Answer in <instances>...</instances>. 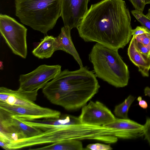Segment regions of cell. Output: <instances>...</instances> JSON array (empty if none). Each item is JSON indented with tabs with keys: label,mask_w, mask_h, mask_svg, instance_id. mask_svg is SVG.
Wrapping results in <instances>:
<instances>
[{
	"label": "cell",
	"mask_w": 150,
	"mask_h": 150,
	"mask_svg": "<svg viewBox=\"0 0 150 150\" xmlns=\"http://www.w3.org/2000/svg\"><path fill=\"white\" fill-rule=\"evenodd\" d=\"M146 16L149 18L150 19V8L149 9L148 12L146 15Z\"/></svg>",
	"instance_id": "obj_25"
},
{
	"label": "cell",
	"mask_w": 150,
	"mask_h": 150,
	"mask_svg": "<svg viewBox=\"0 0 150 150\" xmlns=\"http://www.w3.org/2000/svg\"><path fill=\"white\" fill-rule=\"evenodd\" d=\"M133 37L135 42L150 48V33H144Z\"/></svg>",
	"instance_id": "obj_18"
},
{
	"label": "cell",
	"mask_w": 150,
	"mask_h": 150,
	"mask_svg": "<svg viewBox=\"0 0 150 150\" xmlns=\"http://www.w3.org/2000/svg\"><path fill=\"white\" fill-rule=\"evenodd\" d=\"M89 0H60L64 26L77 28L88 9Z\"/></svg>",
	"instance_id": "obj_9"
},
{
	"label": "cell",
	"mask_w": 150,
	"mask_h": 150,
	"mask_svg": "<svg viewBox=\"0 0 150 150\" xmlns=\"http://www.w3.org/2000/svg\"><path fill=\"white\" fill-rule=\"evenodd\" d=\"M31 150H83L82 142L80 140L68 139L52 144L42 147L30 149Z\"/></svg>",
	"instance_id": "obj_15"
},
{
	"label": "cell",
	"mask_w": 150,
	"mask_h": 150,
	"mask_svg": "<svg viewBox=\"0 0 150 150\" xmlns=\"http://www.w3.org/2000/svg\"><path fill=\"white\" fill-rule=\"evenodd\" d=\"M0 130L9 133H15L23 138L36 135L42 132L40 130L29 126L8 113L0 110Z\"/></svg>",
	"instance_id": "obj_10"
},
{
	"label": "cell",
	"mask_w": 150,
	"mask_h": 150,
	"mask_svg": "<svg viewBox=\"0 0 150 150\" xmlns=\"http://www.w3.org/2000/svg\"><path fill=\"white\" fill-rule=\"evenodd\" d=\"M56 51V38L52 36L47 35L41 40L32 53L38 58L43 59L50 57Z\"/></svg>",
	"instance_id": "obj_14"
},
{
	"label": "cell",
	"mask_w": 150,
	"mask_h": 150,
	"mask_svg": "<svg viewBox=\"0 0 150 150\" xmlns=\"http://www.w3.org/2000/svg\"><path fill=\"white\" fill-rule=\"evenodd\" d=\"M142 1L145 3V0H142Z\"/></svg>",
	"instance_id": "obj_27"
},
{
	"label": "cell",
	"mask_w": 150,
	"mask_h": 150,
	"mask_svg": "<svg viewBox=\"0 0 150 150\" xmlns=\"http://www.w3.org/2000/svg\"><path fill=\"white\" fill-rule=\"evenodd\" d=\"M136 10L143 12L146 5L142 0H129Z\"/></svg>",
	"instance_id": "obj_21"
},
{
	"label": "cell",
	"mask_w": 150,
	"mask_h": 150,
	"mask_svg": "<svg viewBox=\"0 0 150 150\" xmlns=\"http://www.w3.org/2000/svg\"><path fill=\"white\" fill-rule=\"evenodd\" d=\"M132 15L142 25L150 31V19L145 15L143 12L136 10L131 11Z\"/></svg>",
	"instance_id": "obj_17"
},
{
	"label": "cell",
	"mask_w": 150,
	"mask_h": 150,
	"mask_svg": "<svg viewBox=\"0 0 150 150\" xmlns=\"http://www.w3.org/2000/svg\"><path fill=\"white\" fill-rule=\"evenodd\" d=\"M144 93L146 96H148L150 97V88L147 86L144 89Z\"/></svg>",
	"instance_id": "obj_24"
},
{
	"label": "cell",
	"mask_w": 150,
	"mask_h": 150,
	"mask_svg": "<svg viewBox=\"0 0 150 150\" xmlns=\"http://www.w3.org/2000/svg\"><path fill=\"white\" fill-rule=\"evenodd\" d=\"M144 133L145 139L150 145V118H146V123L144 125Z\"/></svg>",
	"instance_id": "obj_20"
},
{
	"label": "cell",
	"mask_w": 150,
	"mask_h": 150,
	"mask_svg": "<svg viewBox=\"0 0 150 150\" xmlns=\"http://www.w3.org/2000/svg\"><path fill=\"white\" fill-rule=\"evenodd\" d=\"M100 88L94 72L83 66L74 71H61L44 86L42 92L52 103L72 111L86 105Z\"/></svg>",
	"instance_id": "obj_2"
},
{
	"label": "cell",
	"mask_w": 150,
	"mask_h": 150,
	"mask_svg": "<svg viewBox=\"0 0 150 150\" xmlns=\"http://www.w3.org/2000/svg\"><path fill=\"white\" fill-rule=\"evenodd\" d=\"M81 123L93 125L105 126L113 122L116 118L103 104L90 101L82 108L79 116Z\"/></svg>",
	"instance_id": "obj_7"
},
{
	"label": "cell",
	"mask_w": 150,
	"mask_h": 150,
	"mask_svg": "<svg viewBox=\"0 0 150 150\" xmlns=\"http://www.w3.org/2000/svg\"><path fill=\"white\" fill-rule=\"evenodd\" d=\"M15 15L22 23L46 35L61 17L60 0H14Z\"/></svg>",
	"instance_id": "obj_3"
},
{
	"label": "cell",
	"mask_w": 150,
	"mask_h": 150,
	"mask_svg": "<svg viewBox=\"0 0 150 150\" xmlns=\"http://www.w3.org/2000/svg\"><path fill=\"white\" fill-rule=\"evenodd\" d=\"M137 100L139 101V105L142 108L144 109H146L148 106L146 102L142 99L141 96H139L137 98Z\"/></svg>",
	"instance_id": "obj_23"
},
{
	"label": "cell",
	"mask_w": 150,
	"mask_h": 150,
	"mask_svg": "<svg viewBox=\"0 0 150 150\" xmlns=\"http://www.w3.org/2000/svg\"><path fill=\"white\" fill-rule=\"evenodd\" d=\"M150 33V31L147 28L143 26H137L132 30V36L140 35L144 33Z\"/></svg>",
	"instance_id": "obj_22"
},
{
	"label": "cell",
	"mask_w": 150,
	"mask_h": 150,
	"mask_svg": "<svg viewBox=\"0 0 150 150\" xmlns=\"http://www.w3.org/2000/svg\"><path fill=\"white\" fill-rule=\"evenodd\" d=\"M86 42L123 48L132 36L129 9L123 0H102L92 4L77 28Z\"/></svg>",
	"instance_id": "obj_1"
},
{
	"label": "cell",
	"mask_w": 150,
	"mask_h": 150,
	"mask_svg": "<svg viewBox=\"0 0 150 150\" xmlns=\"http://www.w3.org/2000/svg\"><path fill=\"white\" fill-rule=\"evenodd\" d=\"M149 59H150V54H149Z\"/></svg>",
	"instance_id": "obj_28"
},
{
	"label": "cell",
	"mask_w": 150,
	"mask_h": 150,
	"mask_svg": "<svg viewBox=\"0 0 150 150\" xmlns=\"http://www.w3.org/2000/svg\"><path fill=\"white\" fill-rule=\"evenodd\" d=\"M27 28L14 18L0 14L1 35L12 52L24 59L27 54Z\"/></svg>",
	"instance_id": "obj_5"
},
{
	"label": "cell",
	"mask_w": 150,
	"mask_h": 150,
	"mask_svg": "<svg viewBox=\"0 0 150 150\" xmlns=\"http://www.w3.org/2000/svg\"><path fill=\"white\" fill-rule=\"evenodd\" d=\"M103 126L118 130L120 139H134L144 136V125L128 118H116L112 122Z\"/></svg>",
	"instance_id": "obj_11"
},
{
	"label": "cell",
	"mask_w": 150,
	"mask_h": 150,
	"mask_svg": "<svg viewBox=\"0 0 150 150\" xmlns=\"http://www.w3.org/2000/svg\"><path fill=\"white\" fill-rule=\"evenodd\" d=\"M135 99V98L129 95L122 103L116 106L114 112L117 117L123 119H128L129 109Z\"/></svg>",
	"instance_id": "obj_16"
},
{
	"label": "cell",
	"mask_w": 150,
	"mask_h": 150,
	"mask_svg": "<svg viewBox=\"0 0 150 150\" xmlns=\"http://www.w3.org/2000/svg\"><path fill=\"white\" fill-rule=\"evenodd\" d=\"M89 59L96 76L116 88L127 85L129 70L118 50L96 43L89 54Z\"/></svg>",
	"instance_id": "obj_4"
},
{
	"label": "cell",
	"mask_w": 150,
	"mask_h": 150,
	"mask_svg": "<svg viewBox=\"0 0 150 150\" xmlns=\"http://www.w3.org/2000/svg\"><path fill=\"white\" fill-rule=\"evenodd\" d=\"M61 71V66L59 65H40L30 73L20 75L18 89L30 91L42 88Z\"/></svg>",
	"instance_id": "obj_6"
},
{
	"label": "cell",
	"mask_w": 150,
	"mask_h": 150,
	"mask_svg": "<svg viewBox=\"0 0 150 150\" xmlns=\"http://www.w3.org/2000/svg\"><path fill=\"white\" fill-rule=\"evenodd\" d=\"M0 110L12 116L29 119L59 118L61 112L58 110L40 106H21L0 102Z\"/></svg>",
	"instance_id": "obj_8"
},
{
	"label": "cell",
	"mask_w": 150,
	"mask_h": 150,
	"mask_svg": "<svg viewBox=\"0 0 150 150\" xmlns=\"http://www.w3.org/2000/svg\"><path fill=\"white\" fill-rule=\"evenodd\" d=\"M127 54L130 60L137 67L142 76L148 77L150 69V59L137 48L133 37L128 48Z\"/></svg>",
	"instance_id": "obj_13"
},
{
	"label": "cell",
	"mask_w": 150,
	"mask_h": 150,
	"mask_svg": "<svg viewBox=\"0 0 150 150\" xmlns=\"http://www.w3.org/2000/svg\"><path fill=\"white\" fill-rule=\"evenodd\" d=\"M145 3L146 4H150V0H145Z\"/></svg>",
	"instance_id": "obj_26"
},
{
	"label": "cell",
	"mask_w": 150,
	"mask_h": 150,
	"mask_svg": "<svg viewBox=\"0 0 150 150\" xmlns=\"http://www.w3.org/2000/svg\"><path fill=\"white\" fill-rule=\"evenodd\" d=\"M71 29L64 26L61 29V32L56 38L57 51L62 50L71 55L80 67H83L82 61L73 42L71 35Z\"/></svg>",
	"instance_id": "obj_12"
},
{
	"label": "cell",
	"mask_w": 150,
	"mask_h": 150,
	"mask_svg": "<svg viewBox=\"0 0 150 150\" xmlns=\"http://www.w3.org/2000/svg\"><path fill=\"white\" fill-rule=\"evenodd\" d=\"M112 148L108 145L100 143L90 144L88 145L85 150H111Z\"/></svg>",
	"instance_id": "obj_19"
}]
</instances>
